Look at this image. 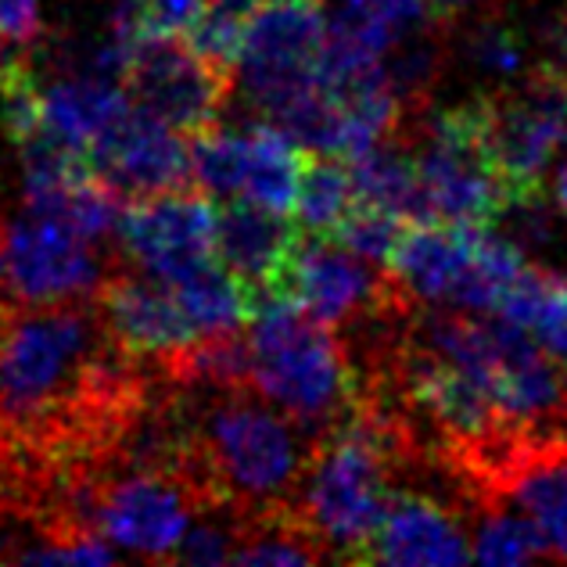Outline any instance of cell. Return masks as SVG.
<instances>
[{"instance_id":"1","label":"cell","mask_w":567,"mask_h":567,"mask_svg":"<svg viewBox=\"0 0 567 567\" xmlns=\"http://www.w3.org/2000/svg\"><path fill=\"white\" fill-rule=\"evenodd\" d=\"M176 388V384H173ZM190 424L184 482L198 506L270 511L291 503L312 439L251 388H176Z\"/></svg>"},{"instance_id":"2","label":"cell","mask_w":567,"mask_h":567,"mask_svg":"<svg viewBox=\"0 0 567 567\" xmlns=\"http://www.w3.org/2000/svg\"><path fill=\"white\" fill-rule=\"evenodd\" d=\"M406 456H421L410 431L395 413L367 402H355L346 421L312 442L288 506L327 560L367 564L395 467Z\"/></svg>"},{"instance_id":"3","label":"cell","mask_w":567,"mask_h":567,"mask_svg":"<svg viewBox=\"0 0 567 567\" xmlns=\"http://www.w3.org/2000/svg\"><path fill=\"white\" fill-rule=\"evenodd\" d=\"M248 388L317 442L355 406V378L338 331L309 320L280 295H262L251 312Z\"/></svg>"},{"instance_id":"4","label":"cell","mask_w":567,"mask_h":567,"mask_svg":"<svg viewBox=\"0 0 567 567\" xmlns=\"http://www.w3.org/2000/svg\"><path fill=\"white\" fill-rule=\"evenodd\" d=\"M525 262V248L488 223L410 219L384 270L413 306L492 312L506 280Z\"/></svg>"},{"instance_id":"5","label":"cell","mask_w":567,"mask_h":567,"mask_svg":"<svg viewBox=\"0 0 567 567\" xmlns=\"http://www.w3.org/2000/svg\"><path fill=\"white\" fill-rule=\"evenodd\" d=\"M410 141L424 219L442 223H496L514 208V194L492 162L485 141L482 97L424 118Z\"/></svg>"},{"instance_id":"6","label":"cell","mask_w":567,"mask_h":567,"mask_svg":"<svg viewBox=\"0 0 567 567\" xmlns=\"http://www.w3.org/2000/svg\"><path fill=\"white\" fill-rule=\"evenodd\" d=\"M323 8L317 0H259L234 62V86L262 123L277 126L320 86Z\"/></svg>"},{"instance_id":"7","label":"cell","mask_w":567,"mask_h":567,"mask_svg":"<svg viewBox=\"0 0 567 567\" xmlns=\"http://www.w3.org/2000/svg\"><path fill=\"white\" fill-rule=\"evenodd\" d=\"M115 262L69 223L29 208L0 230V295L11 306L91 302Z\"/></svg>"},{"instance_id":"8","label":"cell","mask_w":567,"mask_h":567,"mask_svg":"<svg viewBox=\"0 0 567 567\" xmlns=\"http://www.w3.org/2000/svg\"><path fill=\"white\" fill-rule=\"evenodd\" d=\"M306 152L288 133L262 123L208 126L190 141V181L216 198L251 202L291 216Z\"/></svg>"},{"instance_id":"9","label":"cell","mask_w":567,"mask_h":567,"mask_svg":"<svg viewBox=\"0 0 567 567\" xmlns=\"http://www.w3.org/2000/svg\"><path fill=\"white\" fill-rule=\"evenodd\" d=\"M123 91L141 112L194 137L219 123L234 94V72L202 58L184 37H141L130 43Z\"/></svg>"},{"instance_id":"10","label":"cell","mask_w":567,"mask_h":567,"mask_svg":"<svg viewBox=\"0 0 567 567\" xmlns=\"http://www.w3.org/2000/svg\"><path fill=\"white\" fill-rule=\"evenodd\" d=\"M567 80L554 65L528 80L525 94H485V141L492 162L517 202L543 198L546 169L567 137Z\"/></svg>"},{"instance_id":"11","label":"cell","mask_w":567,"mask_h":567,"mask_svg":"<svg viewBox=\"0 0 567 567\" xmlns=\"http://www.w3.org/2000/svg\"><path fill=\"white\" fill-rule=\"evenodd\" d=\"M274 295L288 298L309 320L331 331H346L406 298L392 274L384 277L374 262L352 256L334 237L320 234H298V245Z\"/></svg>"},{"instance_id":"12","label":"cell","mask_w":567,"mask_h":567,"mask_svg":"<svg viewBox=\"0 0 567 567\" xmlns=\"http://www.w3.org/2000/svg\"><path fill=\"white\" fill-rule=\"evenodd\" d=\"M216 205L190 187L130 202L118 219V259L158 280H176L213 259Z\"/></svg>"},{"instance_id":"13","label":"cell","mask_w":567,"mask_h":567,"mask_svg":"<svg viewBox=\"0 0 567 567\" xmlns=\"http://www.w3.org/2000/svg\"><path fill=\"white\" fill-rule=\"evenodd\" d=\"M194 511L198 496L181 474L126 471L104 482L97 528L118 549L144 560H173Z\"/></svg>"},{"instance_id":"14","label":"cell","mask_w":567,"mask_h":567,"mask_svg":"<svg viewBox=\"0 0 567 567\" xmlns=\"http://www.w3.org/2000/svg\"><path fill=\"white\" fill-rule=\"evenodd\" d=\"M91 173L126 205L190 187V144L184 133L130 104L86 152Z\"/></svg>"},{"instance_id":"15","label":"cell","mask_w":567,"mask_h":567,"mask_svg":"<svg viewBox=\"0 0 567 567\" xmlns=\"http://www.w3.org/2000/svg\"><path fill=\"white\" fill-rule=\"evenodd\" d=\"M94 306L101 312L104 331L141 360H158V355L194 341V331L176 306L169 284L133 270L123 259L104 277Z\"/></svg>"},{"instance_id":"16","label":"cell","mask_w":567,"mask_h":567,"mask_svg":"<svg viewBox=\"0 0 567 567\" xmlns=\"http://www.w3.org/2000/svg\"><path fill=\"white\" fill-rule=\"evenodd\" d=\"M471 560V535L450 506L431 492L392 488L370 539L367 564L395 567H453Z\"/></svg>"},{"instance_id":"17","label":"cell","mask_w":567,"mask_h":567,"mask_svg":"<svg viewBox=\"0 0 567 567\" xmlns=\"http://www.w3.org/2000/svg\"><path fill=\"white\" fill-rule=\"evenodd\" d=\"M298 234L302 230L295 227L291 216L234 198L227 208H216L213 256L237 280L248 284L256 298H262L277 291L284 266L298 245Z\"/></svg>"},{"instance_id":"18","label":"cell","mask_w":567,"mask_h":567,"mask_svg":"<svg viewBox=\"0 0 567 567\" xmlns=\"http://www.w3.org/2000/svg\"><path fill=\"white\" fill-rule=\"evenodd\" d=\"M166 284L184 312V320L190 323L194 338L241 331L259 306L256 291L237 280L227 266H219L216 256Z\"/></svg>"},{"instance_id":"19","label":"cell","mask_w":567,"mask_h":567,"mask_svg":"<svg viewBox=\"0 0 567 567\" xmlns=\"http://www.w3.org/2000/svg\"><path fill=\"white\" fill-rule=\"evenodd\" d=\"M349 169L355 184V202L388 208V213H395L402 219H424L413 152H410V141L402 144L399 133L374 147H367L363 155L349 158Z\"/></svg>"},{"instance_id":"20","label":"cell","mask_w":567,"mask_h":567,"mask_svg":"<svg viewBox=\"0 0 567 567\" xmlns=\"http://www.w3.org/2000/svg\"><path fill=\"white\" fill-rule=\"evenodd\" d=\"M474 525H471V560L477 564H532L546 557L539 528L496 492H474Z\"/></svg>"},{"instance_id":"21","label":"cell","mask_w":567,"mask_h":567,"mask_svg":"<svg viewBox=\"0 0 567 567\" xmlns=\"http://www.w3.org/2000/svg\"><path fill=\"white\" fill-rule=\"evenodd\" d=\"M352 205H355V184L349 162L317 152L306 155L302 173H298V198H295L298 227L306 234L331 237Z\"/></svg>"},{"instance_id":"22","label":"cell","mask_w":567,"mask_h":567,"mask_svg":"<svg viewBox=\"0 0 567 567\" xmlns=\"http://www.w3.org/2000/svg\"><path fill=\"white\" fill-rule=\"evenodd\" d=\"M406 223L410 219L388 213V208L355 202L349 213H346V219L338 223V230L331 237H334L338 245H346L352 256H360V259L374 262V266H384Z\"/></svg>"},{"instance_id":"23","label":"cell","mask_w":567,"mask_h":567,"mask_svg":"<svg viewBox=\"0 0 567 567\" xmlns=\"http://www.w3.org/2000/svg\"><path fill=\"white\" fill-rule=\"evenodd\" d=\"M467 54L477 69L492 72V76H514V72H520V65H525L520 37L499 19L482 22L474 29L471 40H467Z\"/></svg>"},{"instance_id":"24","label":"cell","mask_w":567,"mask_h":567,"mask_svg":"<svg viewBox=\"0 0 567 567\" xmlns=\"http://www.w3.org/2000/svg\"><path fill=\"white\" fill-rule=\"evenodd\" d=\"M532 334L554 360L567 363V280L564 277L557 284L554 298H549V306L543 309L539 323L532 327Z\"/></svg>"},{"instance_id":"25","label":"cell","mask_w":567,"mask_h":567,"mask_svg":"<svg viewBox=\"0 0 567 567\" xmlns=\"http://www.w3.org/2000/svg\"><path fill=\"white\" fill-rule=\"evenodd\" d=\"M40 0H0V33L29 48L40 37Z\"/></svg>"},{"instance_id":"26","label":"cell","mask_w":567,"mask_h":567,"mask_svg":"<svg viewBox=\"0 0 567 567\" xmlns=\"http://www.w3.org/2000/svg\"><path fill=\"white\" fill-rule=\"evenodd\" d=\"M554 51H557L554 69H557V72H564V80H567V11H564L560 19L554 22Z\"/></svg>"},{"instance_id":"27","label":"cell","mask_w":567,"mask_h":567,"mask_svg":"<svg viewBox=\"0 0 567 567\" xmlns=\"http://www.w3.org/2000/svg\"><path fill=\"white\" fill-rule=\"evenodd\" d=\"M19 54H22V43H14V40H8L4 33H0V72H4Z\"/></svg>"},{"instance_id":"28","label":"cell","mask_w":567,"mask_h":567,"mask_svg":"<svg viewBox=\"0 0 567 567\" xmlns=\"http://www.w3.org/2000/svg\"><path fill=\"white\" fill-rule=\"evenodd\" d=\"M431 4V11L439 14V19H445V14H453V11H460V8H467V4H474V0H427Z\"/></svg>"},{"instance_id":"29","label":"cell","mask_w":567,"mask_h":567,"mask_svg":"<svg viewBox=\"0 0 567 567\" xmlns=\"http://www.w3.org/2000/svg\"><path fill=\"white\" fill-rule=\"evenodd\" d=\"M554 198H557V205L567 213V162H564V169L557 173V184H554Z\"/></svg>"},{"instance_id":"30","label":"cell","mask_w":567,"mask_h":567,"mask_svg":"<svg viewBox=\"0 0 567 567\" xmlns=\"http://www.w3.org/2000/svg\"><path fill=\"white\" fill-rule=\"evenodd\" d=\"M0 230H4V223H0Z\"/></svg>"},{"instance_id":"31","label":"cell","mask_w":567,"mask_h":567,"mask_svg":"<svg viewBox=\"0 0 567 567\" xmlns=\"http://www.w3.org/2000/svg\"><path fill=\"white\" fill-rule=\"evenodd\" d=\"M317 4H320V0H317Z\"/></svg>"}]
</instances>
